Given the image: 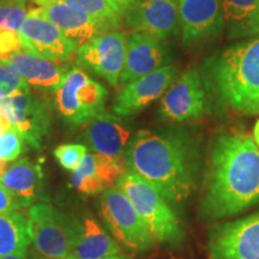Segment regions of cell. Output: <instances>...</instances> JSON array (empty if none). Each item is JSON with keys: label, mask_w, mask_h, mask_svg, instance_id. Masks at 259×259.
<instances>
[{"label": "cell", "mask_w": 259, "mask_h": 259, "mask_svg": "<svg viewBox=\"0 0 259 259\" xmlns=\"http://www.w3.org/2000/svg\"><path fill=\"white\" fill-rule=\"evenodd\" d=\"M23 208L19 200L6 189L4 185L0 184V213L16 211V210Z\"/></svg>", "instance_id": "cell-31"}, {"label": "cell", "mask_w": 259, "mask_h": 259, "mask_svg": "<svg viewBox=\"0 0 259 259\" xmlns=\"http://www.w3.org/2000/svg\"><path fill=\"white\" fill-rule=\"evenodd\" d=\"M116 186L134 205L155 241L169 246H178L183 241L179 219L156 187L130 169L121 174Z\"/></svg>", "instance_id": "cell-4"}, {"label": "cell", "mask_w": 259, "mask_h": 259, "mask_svg": "<svg viewBox=\"0 0 259 259\" xmlns=\"http://www.w3.org/2000/svg\"><path fill=\"white\" fill-rule=\"evenodd\" d=\"M0 115L21 135L29 147L41 149L50 134L51 113L47 103L27 92L0 99Z\"/></svg>", "instance_id": "cell-8"}, {"label": "cell", "mask_w": 259, "mask_h": 259, "mask_svg": "<svg viewBox=\"0 0 259 259\" xmlns=\"http://www.w3.org/2000/svg\"><path fill=\"white\" fill-rule=\"evenodd\" d=\"M126 169L125 156L109 157L87 153L79 166L72 171L71 183L77 191L93 196L111 189Z\"/></svg>", "instance_id": "cell-16"}, {"label": "cell", "mask_w": 259, "mask_h": 259, "mask_svg": "<svg viewBox=\"0 0 259 259\" xmlns=\"http://www.w3.org/2000/svg\"><path fill=\"white\" fill-rule=\"evenodd\" d=\"M0 184L14 194L23 208L44 199L42 167L29 158L9 164L0 176Z\"/></svg>", "instance_id": "cell-20"}, {"label": "cell", "mask_w": 259, "mask_h": 259, "mask_svg": "<svg viewBox=\"0 0 259 259\" xmlns=\"http://www.w3.org/2000/svg\"><path fill=\"white\" fill-rule=\"evenodd\" d=\"M66 259H74V258H72V257H71V255H69V257H67Z\"/></svg>", "instance_id": "cell-40"}, {"label": "cell", "mask_w": 259, "mask_h": 259, "mask_svg": "<svg viewBox=\"0 0 259 259\" xmlns=\"http://www.w3.org/2000/svg\"><path fill=\"white\" fill-rule=\"evenodd\" d=\"M23 142L21 135L10 126L4 136L0 138V161L10 162L18 158L23 151Z\"/></svg>", "instance_id": "cell-29"}, {"label": "cell", "mask_w": 259, "mask_h": 259, "mask_svg": "<svg viewBox=\"0 0 259 259\" xmlns=\"http://www.w3.org/2000/svg\"><path fill=\"white\" fill-rule=\"evenodd\" d=\"M51 2H53V0H34L35 4H37V5H40V6H44V5L50 4Z\"/></svg>", "instance_id": "cell-37"}, {"label": "cell", "mask_w": 259, "mask_h": 259, "mask_svg": "<svg viewBox=\"0 0 259 259\" xmlns=\"http://www.w3.org/2000/svg\"><path fill=\"white\" fill-rule=\"evenodd\" d=\"M35 11L57 25L67 37L78 46L102 34L99 27L78 6L65 0H53Z\"/></svg>", "instance_id": "cell-19"}, {"label": "cell", "mask_w": 259, "mask_h": 259, "mask_svg": "<svg viewBox=\"0 0 259 259\" xmlns=\"http://www.w3.org/2000/svg\"><path fill=\"white\" fill-rule=\"evenodd\" d=\"M85 147L93 153L109 157L125 156L131 131L126 127L121 116L100 113L92 119L83 132Z\"/></svg>", "instance_id": "cell-18"}, {"label": "cell", "mask_w": 259, "mask_h": 259, "mask_svg": "<svg viewBox=\"0 0 259 259\" xmlns=\"http://www.w3.org/2000/svg\"><path fill=\"white\" fill-rule=\"evenodd\" d=\"M27 15L25 3L0 0V29L18 31Z\"/></svg>", "instance_id": "cell-26"}, {"label": "cell", "mask_w": 259, "mask_h": 259, "mask_svg": "<svg viewBox=\"0 0 259 259\" xmlns=\"http://www.w3.org/2000/svg\"><path fill=\"white\" fill-rule=\"evenodd\" d=\"M106 97L105 87L79 67L66 72L59 88L56 90L58 112L65 124L71 127L87 125L102 113Z\"/></svg>", "instance_id": "cell-5"}, {"label": "cell", "mask_w": 259, "mask_h": 259, "mask_svg": "<svg viewBox=\"0 0 259 259\" xmlns=\"http://www.w3.org/2000/svg\"><path fill=\"white\" fill-rule=\"evenodd\" d=\"M100 215L118 244L132 252H147L155 240L131 202L118 186L102 192Z\"/></svg>", "instance_id": "cell-7"}, {"label": "cell", "mask_w": 259, "mask_h": 259, "mask_svg": "<svg viewBox=\"0 0 259 259\" xmlns=\"http://www.w3.org/2000/svg\"><path fill=\"white\" fill-rule=\"evenodd\" d=\"M169 60L167 48L156 38L148 35L132 32L127 36L124 67L119 83L122 85L141 78L166 66Z\"/></svg>", "instance_id": "cell-17"}, {"label": "cell", "mask_w": 259, "mask_h": 259, "mask_svg": "<svg viewBox=\"0 0 259 259\" xmlns=\"http://www.w3.org/2000/svg\"><path fill=\"white\" fill-rule=\"evenodd\" d=\"M183 42L193 46L215 37L225 28L221 0H178Z\"/></svg>", "instance_id": "cell-14"}, {"label": "cell", "mask_w": 259, "mask_h": 259, "mask_svg": "<svg viewBox=\"0 0 259 259\" xmlns=\"http://www.w3.org/2000/svg\"><path fill=\"white\" fill-rule=\"evenodd\" d=\"M206 109V93L202 77L194 69L186 70L173 80L160 101L164 120L184 122L202 118Z\"/></svg>", "instance_id": "cell-9"}, {"label": "cell", "mask_w": 259, "mask_h": 259, "mask_svg": "<svg viewBox=\"0 0 259 259\" xmlns=\"http://www.w3.org/2000/svg\"><path fill=\"white\" fill-rule=\"evenodd\" d=\"M10 126H11V125L9 124L8 120H6V119H4L2 115H0V138L4 136V134L6 131H8V128L10 127Z\"/></svg>", "instance_id": "cell-33"}, {"label": "cell", "mask_w": 259, "mask_h": 259, "mask_svg": "<svg viewBox=\"0 0 259 259\" xmlns=\"http://www.w3.org/2000/svg\"><path fill=\"white\" fill-rule=\"evenodd\" d=\"M126 44L125 32H103L78 47L77 64L103 77L112 85H118L124 67Z\"/></svg>", "instance_id": "cell-12"}, {"label": "cell", "mask_w": 259, "mask_h": 259, "mask_svg": "<svg viewBox=\"0 0 259 259\" xmlns=\"http://www.w3.org/2000/svg\"><path fill=\"white\" fill-rule=\"evenodd\" d=\"M209 251L212 259H259V211L215 227Z\"/></svg>", "instance_id": "cell-10"}, {"label": "cell", "mask_w": 259, "mask_h": 259, "mask_svg": "<svg viewBox=\"0 0 259 259\" xmlns=\"http://www.w3.org/2000/svg\"><path fill=\"white\" fill-rule=\"evenodd\" d=\"M177 77V69L170 65L132 80L116 96L113 112L118 116H132L160 99Z\"/></svg>", "instance_id": "cell-15"}, {"label": "cell", "mask_w": 259, "mask_h": 259, "mask_svg": "<svg viewBox=\"0 0 259 259\" xmlns=\"http://www.w3.org/2000/svg\"><path fill=\"white\" fill-rule=\"evenodd\" d=\"M125 160L127 169L156 187L168 202L183 203L198 185V150L183 130H141L130 139Z\"/></svg>", "instance_id": "cell-2"}, {"label": "cell", "mask_w": 259, "mask_h": 259, "mask_svg": "<svg viewBox=\"0 0 259 259\" xmlns=\"http://www.w3.org/2000/svg\"><path fill=\"white\" fill-rule=\"evenodd\" d=\"M28 219L22 212L0 213V258L28 250Z\"/></svg>", "instance_id": "cell-24"}, {"label": "cell", "mask_w": 259, "mask_h": 259, "mask_svg": "<svg viewBox=\"0 0 259 259\" xmlns=\"http://www.w3.org/2000/svg\"><path fill=\"white\" fill-rule=\"evenodd\" d=\"M27 259H46V258L38 253L35 248H31V250H28L27 252Z\"/></svg>", "instance_id": "cell-35"}, {"label": "cell", "mask_w": 259, "mask_h": 259, "mask_svg": "<svg viewBox=\"0 0 259 259\" xmlns=\"http://www.w3.org/2000/svg\"><path fill=\"white\" fill-rule=\"evenodd\" d=\"M6 64L29 85L37 89L57 90L66 74L64 67L31 53L24 47L10 58Z\"/></svg>", "instance_id": "cell-22"}, {"label": "cell", "mask_w": 259, "mask_h": 259, "mask_svg": "<svg viewBox=\"0 0 259 259\" xmlns=\"http://www.w3.org/2000/svg\"><path fill=\"white\" fill-rule=\"evenodd\" d=\"M27 90L29 84L9 64L0 63V99Z\"/></svg>", "instance_id": "cell-27"}, {"label": "cell", "mask_w": 259, "mask_h": 259, "mask_svg": "<svg viewBox=\"0 0 259 259\" xmlns=\"http://www.w3.org/2000/svg\"><path fill=\"white\" fill-rule=\"evenodd\" d=\"M121 254V246L108 235L92 216L77 219V232L71 257L74 259H103Z\"/></svg>", "instance_id": "cell-21"}, {"label": "cell", "mask_w": 259, "mask_h": 259, "mask_svg": "<svg viewBox=\"0 0 259 259\" xmlns=\"http://www.w3.org/2000/svg\"><path fill=\"white\" fill-rule=\"evenodd\" d=\"M18 35L24 48L56 64L70 60L79 47L35 10L27 15Z\"/></svg>", "instance_id": "cell-11"}, {"label": "cell", "mask_w": 259, "mask_h": 259, "mask_svg": "<svg viewBox=\"0 0 259 259\" xmlns=\"http://www.w3.org/2000/svg\"><path fill=\"white\" fill-rule=\"evenodd\" d=\"M210 74L227 105L244 114H259V35L215 58Z\"/></svg>", "instance_id": "cell-3"}, {"label": "cell", "mask_w": 259, "mask_h": 259, "mask_svg": "<svg viewBox=\"0 0 259 259\" xmlns=\"http://www.w3.org/2000/svg\"><path fill=\"white\" fill-rule=\"evenodd\" d=\"M259 203V148L245 132L219 136L202 198L206 219L229 218Z\"/></svg>", "instance_id": "cell-1"}, {"label": "cell", "mask_w": 259, "mask_h": 259, "mask_svg": "<svg viewBox=\"0 0 259 259\" xmlns=\"http://www.w3.org/2000/svg\"><path fill=\"white\" fill-rule=\"evenodd\" d=\"M108 2H111L112 4L121 12L122 16H124L126 10L132 5V3H134L135 0H108Z\"/></svg>", "instance_id": "cell-32"}, {"label": "cell", "mask_w": 259, "mask_h": 259, "mask_svg": "<svg viewBox=\"0 0 259 259\" xmlns=\"http://www.w3.org/2000/svg\"><path fill=\"white\" fill-rule=\"evenodd\" d=\"M88 153V148L83 144H61L54 149V156L59 164L66 170H74Z\"/></svg>", "instance_id": "cell-28"}, {"label": "cell", "mask_w": 259, "mask_h": 259, "mask_svg": "<svg viewBox=\"0 0 259 259\" xmlns=\"http://www.w3.org/2000/svg\"><path fill=\"white\" fill-rule=\"evenodd\" d=\"M253 139H254L255 144H257L259 148V119L257 120V122H255L254 128H253Z\"/></svg>", "instance_id": "cell-36"}, {"label": "cell", "mask_w": 259, "mask_h": 259, "mask_svg": "<svg viewBox=\"0 0 259 259\" xmlns=\"http://www.w3.org/2000/svg\"><path fill=\"white\" fill-rule=\"evenodd\" d=\"M103 259H130L128 257H126L124 254H118V255H112V257H107V258H103Z\"/></svg>", "instance_id": "cell-38"}, {"label": "cell", "mask_w": 259, "mask_h": 259, "mask_svg": "<svg viewBox=\"0 0 259 259\" xmlns=\"http://www.w3.org/2000/svg\"><path fill=\"white\" fill-rule=\"evenodd\" d=\"M27 252H28L27 250L21 251V252H17V253L6 255V257H3L0 259H27Z\"/></svg>", "instance_id": "cell-34"}, {"label": "cell", "mask_w": 259, "mask_h": 259, "mask_svg": "<svg viewBox=\"0 0 259 259\" xmlns=\"http://www.w3.org/2000/svg\"><path fill=\"white\" fill-rule=\"evenodd\" d=\"M124 17L135 32L158 41L177 35L180 27L178 0H135Z\"/></svg>", "instance_id": "cell-13"}, {"label": "cell", "mask_w": 259, "mask_h": 259, "mask_svg": "<svg viewBox=\"0 0 259 259\" xmlns=\"http://www.w3.org/2000/svg\"><path fill=\"white\" fill-rule=\"evenodd\" d=\"M78 6L97 24L100 31H115L120 25L122 14L108 0H65Z\"/></svg>", "instance_id": "cell-25"}, {"label": "cell", "mask_w": 259, "mask_h": 259, "mask_svg": "<svg viewBox=\"0 0 259 259\" xmlns=\"http://www.w3.org/2000/svg\"><path fill=\"white\" fill-rule=\"evenodd\" d=\"M23 48L18 31L0 29V63H8L10 58Z\"/></svg>", "instance_id": "cell-30"}, {"label": "cell", "mask_w": 259, "mask_h": 259, "mask_svg": "<svg viewBox=\"0 0 259 259\" xmlns=\"http://www.w3.org/2000/svg\"><path fill=\"white\" fill-rule=\"evenodd\" d=\"M12 2H17V3H25V0H12Z\"/></svg>", "instance_id": "cell-39"}, {"label": "cell", "mask_w": 259, "mask_h": 259, "mask_svg": "<svg viewBox=\"0 0 259 259\" xmlns=\"http://www.w3.org/2000/svg\"><path fill=\"white\" fill-rule=\"evenodd\" d=\"M229 38L259 35V0H221Z\"/></svg>", "instance_id": "cell-23"}, {"label": "cell", "mask_w": 259, "mask_h": 259, "mask_svg": "<svg viewBox=\"0 0 259 259\" xmlns=\"http://www.w3.org/2000/svg\"><path fill=\"white\" fill-rule=\"evenodd\" d=\"M28 228L34 248L45 258H67L72 251L77 218L47 203L29 209Z\"/></svg>", "instance_id": "cell-6"}]
</instances>
